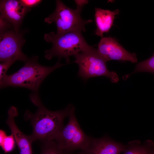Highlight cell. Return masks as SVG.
I'll use <instances>...</instances> for the list:
<instances>
[{
    "label": "cell",
    "mask_w": 154,
    "mask_h": 154,
    "mask_svg": "<svg viewBox=\"0 0 154 154\" xmlns=\"http://www.w3.org/2000/svg\"><path fill=\"white\" fill-rule=\"evenodd\" d=\"M140 72H150L154 75V53L149 58L137 63L134 70L129 74L125 76L126 79L134 73Z\"/></svg>",
    "instance_id": "9a60e30c"
},
{
    "label": "cell",
    "mask_w": 154,
    "mask_h": 154,
    "mask_svg": "<svg viewBox=\"0 0 154 154\" xmlns=\"http://www.w3.org/2000/svg\"><path fill=\"white\" fill-rule=\"evenodd\" d=\"M38 58L37 56H32L18 71L10 75H6L0 81V88L9 86L21 87L38 93L39 87L44 79L55 69L65 64L60 63L61 59H59L54 66H44L39 64Z\"/></svg>",
    "instance_id": "7a4b0ae2"
},
{
    "label": "cell",
    "mask_w": 154,
    "mask_h": 154,
    "mask_svg": "<svg viewBox=\"0 0 154 154\" xmlns=\"http://www.w3.org/2000/svg\"><path fill=\"white\" fill-rule=\"evenodd\" d=\"M72 152L60 148L54 140L42 143L40 154H72Z\"/></svg>",
    "instance_id": "5bb4252c"
},
{
    "label": "cell",
    "mask_w": 154,
    "mask_h": 154,
    "mask_svg": "<svg viewBox=\"0 0 154 154\" xmlns=\"http://www.w3.org/2000/svg\"><path fill=\"white\" fill-rule=\"evenodd\" d=\"M95 21L96 26L95 34L103 37L104 33L108 32L113 25L116 15L119 13V9L113 11L100 8L95 9Z\"/></svg>",
    "instance_id": "7c38bea8"
},
{
    "label": "cell",
    "mask_w": 154,
    "mask_h": 154,
    "mask_svg": "<svg viewBox=\"0 0 154 154\" xmlns=\"http://www.w3.org/2000/svg\"><path fill=\"white\" fill-rule=\"evenodd\" d=\"M23 33L14 29L0 33V61L15 62L20 60L26 62L29 58L22 52L21 48L25 42Z\"/></svg>",
    "instance_id": "52a82bcc"
},
{
    "label": "cell",
    "mask_w": 154,
    "mask_h": 154,
    "mask_svg": "<svg viewBox=\"0 0 154 154\" xmlns=\"http://www.w3.org/2000/svg\"><path fill=\"white\" fill-rule=\"evenodd\" d=\"M83 7L77 6L76 9H73L66 6L61 1L56 0L54 11L46 18L44 21L49 24L54 23L58 34L71 31L85 32L86 25L92 21L82 19L81 13Z\"/></svg>",
    "instance_id": "277c9868"
},
{
    "label": "cell",
    "mask_w": 154,
    "mask_h": 154,
    "mask_svg": "<svg viewBox=\"0 0 154 154\" xmlns=\"http://www.w3.org/2000/svg\"><path fill=\"white\" fill-rule=\"evenodd\" d=\"M123 154H154V142L150 139L143 143L139 140L129 142L123 152Z\"/></svg>",
    "instance_id": "4fadbf2b"
},
{
    "label": "cell",
    "mask_w": 154,
    "mask_h": 154,
    "mask_svg": "<svg viewBox=\"0 0 154 154\" xmlns=\"http://www.w3.org/2000/svg\"><path fill=\"white\" fill-rule=\"evenodd\" d=\"M125 147L122 143L106 136L99 138L91 137L86 148L78 154H119Z\"/></svg>",
    "instance_id": "30bf717a"
},
{
    "label": "cell",
    "mask_w": 154,
    "mask_h": 154,
    "mask_svg": "<svg viewBox=\"0 0 154 154\" xmlns=\"http://www.w3.org/2000/svg\"><path fill=\"white\" fill-rule=\"evenodd\" d=\"M31 10L20 0H5L0 1V16L9 22L16 31H19L24 17Z\"/></svg>",
    "instance_id": "9c48e42d"
},
{
    "label": "cell",
    "mask_w": 154,
    "mask_h": 154,
    "mask_svg": "<svg viewBox=\"0 0 154 154\" xmlns=\"http://www.w3.org/2000/svg\"><path fill=\"white\" fill-rule=\"evenodd\" d=\"M77 6H83L88 3V0H75Z\"/></svg>",
    "instance_id": "ffe728a7"
},
{
    "label": "cell",
    "mask_w": 154,
    "mask_h": 154,
    "mask_svg": "<svg viewBox=\"0 0 154 154\" xmlns=\"http://www.w3.org/2000/svg\"><path fill=\"white\" fill-rule=\"evenodd\" d=\"M6 123L13 135L17 144L20 154H32V144L33 142L30 135H27L19 129L15 121V117L18 114L17 108L11 106L8 111Z\"/></svg>",
    "instance_id": "8fae6325"
},
{
    "label": "cell",
    "mask_w": 154,
    "mask_h": 154,
    "mask_svg": "<svg viewBox=\"0 0 154 154\" xmlns=\"http://www.w3.org/2000/svg\"><path fill=\"white\" fill-rule=\"evenodd\" d=\"M44 38L52 44L51 48L45 52L44 56L48 60L54 57L60 59L64 58L68 63L70 56L94 48L87 43L80 32L71 31L60 34L52 32L45 34Z\"/></svg>",
    "instance_id": "3957f363"
},
{
    "label": "cell",
    "mask_w": 154,
    "mask_h": 154,
    "mask_svg": "<svg viewBox=\"0 0 154 154\" xmlns=\"http://www.w3.org/2000/svg\"><path fill=\"white\" fill-rule=\"evenodd\" d=\"M75 110L73 106L68 116V123L62 127L53 140L61 149L72 152L85 149L91 137L81 129L75 116Z\"/></svg>",
    "instance_id": "8992f818"
},
{
    "label": "cell",
    "mask_w": 154,
    "mask_h": 154,
    "mask_svg": "<svg viewBox=\"0 0 154 154\" xmlns=\"http://www.w3.org/2000/svg\"><path fill=\"white\" fill-rule=\"evenodd\" d=\"M74 62L78 66V74L83 79L99 76H105L109 78L113 83L117 82L119 79L117 74L108 69L107 62L99 54L97 49H92L83 51L73 56Z\"/></svg>",
    "instance_id": "5b68a950"
},
{
    "label": "cell",
    "mask_w": 154,
    "mask_h": 154,
    "mask_svg": "<svg viewBox=\"0 0 154 154\" xmlns=\"http://www.w3.org/2000/svg\"><path fill=\"white\" fill-rule=\"evenodd\" d=\"M20 1L25 7L30 9L37 5L42 1L40 0H21Z\"/></svg>",
    "instance_id": "d6986e66"
},
{
    "label": "cell",
    "mask_w": 154,
    "mask_h": 154,
    "mask_svg": "<svg viewBox=\"0 0 154 154\" xmlns=\"http://www.w3.org/2000/svg\"><path fill=\"white\" fill-rule=\"evenodd\" d=\"M32 102L38 107L35 113L27 110L24 118L30 121L33 129L30 136L33 141L39 140L42 143L53 140L63 125L64 119L68 116L72 107L68 105L64 109L51 111L42 104L38 93H33L29 95Z\"/></svg>",
    "instance_id": "6da1fadb"
},
{
    "label": "cell",
    "mask_w": 154,
    "mask_h": 154,
    "mask_svg": "<svg viewBox=\"0 0 154 154\" xmlns=\"http://www.w3.org/2000/svg\"><path fill=\"white\" fill-rule=\"evenodd\" d=\"M13 27L12 24L8 21L0 16V33Z\"/></svg>",
    "instance_id": "ac0fdd59"
},
{
    "label": "cell",
    "mask_w": 154,
    "mask_h": 154,
    "mask_svg": "<svg viewBox=\"0 0 154 154\" xmlns=\"http://www.w3.org/2000/svg\"><path fill=\"white\" fill-rule=\"evenodd\" d=\"M97 50L107 62L111 60L129 61L133 63L137 62L135 53L127 51L112 37H102L98 44Z\"/></svg>",
    "instance_id": "ba28073f"
},
{
    "label": "cell",
    "mask_w": 154,
    "mask_h": 154,
    "mask_svg": "<svg viewBox=\"0 0 154 154\" xmlns=\"http://www.w3.org/2000/svg\"><path fill=\"white\" fill-rule=\"evenodd\" d=\"M15 62L13 61H7L2 62L0 64V81L7 75L6 72L9 68Z\"/></svg>",
    "instance_id": "e0dca14e"
},
{
    "label": "cell",
    "mask_w": 154,
    "mask_h": 154,
    "mask_svg": "<svg viewBox=\"0 0 154 154\" xmlns=\"http://www.w3.org/2000/svg\"><path fill=\"white\" fill-rule=\"evenodd\" d=\"M16 142L13 135L7 136L3 130L0 131V145L5 153L10 152L15 148Z\"/></svg>",
    "instance_id": "2e32d148"
}]
</instances>
